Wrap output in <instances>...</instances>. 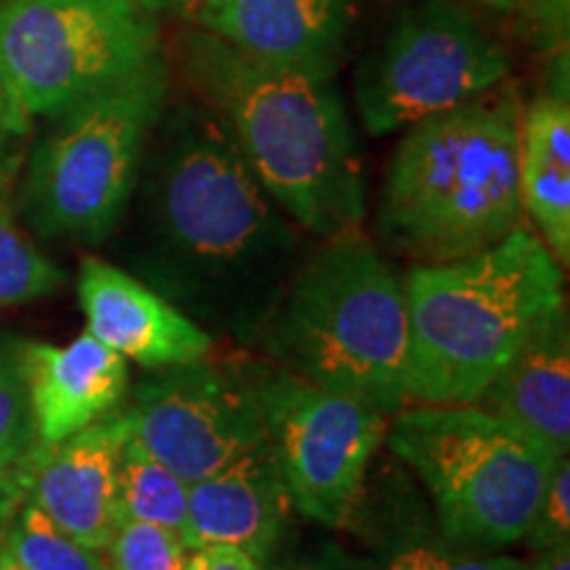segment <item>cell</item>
I'll use <instances>...</instances> for the list:
<instances>
[{"label":"cell","instance_id":"1","mask_svg":"<svg viewBox=\"0 0 570 570\" xmlns=\"http://www.w3.org/2000/svg\"><path fill=\"white\" fill-rule=\"evenodd\" d=\"M132 196L127 273L214 338L254 344L304 262L302 240L202 98H169Z\"/></svg>","mask_w":570,"mask_h":570},{"label":"cell","instance_id":"2","mask_svg":"<svg viewBox=\"0 0 570 570\" xmlns=\"http://www.w3.org/2000/svg\"><path fill=\"white\" fill-rule=\"evenodd\" d=\"M180 51L190 88L291 223L323 240L362 230L365 173L336 77L269 67L196 27Z\"/></svg>","mask_w":570,"mask_h":570},{"label":"cell","instance_id":"3","mask_svg":"<svg viewBox=\"0 0 570 570\" xmlns=\"http://www.w3.org/2000/svg\"><path fill=\"white\" fill-rule=\"evenodd\" d=\"M515 88L497 85L407 127L377 202V235L420 265L465 259L523 223Z\"/></svg>","mask_w":570,"mask_h":570},{"label":"cell","instance_id":"4","mask_svg":"<svg viewBox=\"0 0 570 570\" xmlns=\"http://www.w3.org/2000/svg\"><path fill=\"white\" fill-rule=\"evenodd\" d=\"M562 269L520 223L494 246L402 277L407 302V399L475 404L541 325L566 309Z\"/></svg>","mask_w":570,"mask_h":570},{"label":"cell","instance_id":"5","mask_svg":"<svg viewBox=\"0 0 570 570\" xmlns=\"http://www.w3.org/2000/svg\"><path fill=\"white\" fill-rule=\"evenodd\" d=\"M254 344L277 367L389 417L410 402L402 277L362 230L325 238L306 256Z\"/></svg>","mask_w":570,"mask_h":570},{"label":"cell","instance_id":"6","mask_svg":"<svg viewBox=\"0 0 570 570\" xmlns=\"http://www.w3.org/2000/svg\"><path fill=\"white\" fill-rule=\"evenodd\" d=\"M173 98L164 53L90 92L35 146L21 188L24 217L46 238L101 244L130 209L146 146Z\"/></svg>","mask_w":570,"mask_h":570},{"label":"cell","instance_id":"7","mask_svg":"<svg viewBox=\"0 0 570 570\" xmlns=\"http://www.w3.org/2000/svg\"><path fill=\"white\" fill-rule=\"evenodd\" d=\"M386 439L423 481L452 544L499 550L523 541L552 449L479 404H417L389 420Z\"/></svg>","mask_w":570,"mask_h":570},{"label":"cell","instance_id":"8","mask_svg":"<svg viewBox=\"0 0 570 570\" xmlns=\"http://www.w3.org/2000/svg\"><path fill=\"white\" fill-rule=\"evenodd\" d=\"M148 0H6L0 80L27 119L59 117L161 53Z\"/></svg>","mask_w":570,"mask_h":570},{"label":"cell","instance_id":"9","mask_svg":"<svg viewBox=\"0 0 570 570\" xmlns=\"http://www.w3.org/2000/svg\"><path fill=\"white\" fill-rule=\"evenodd\" d=\"M504 42L465 6L423 0L391 21L354 71V106L375 138L458 109L510 77Z\"/></svg>","mask_w":570,"mask_h":570},{"label":"cell","instance_id":"10","mask_svg":"<svg viewBox=\"0 0 570 570\" xmlns=\"http://www.w3.org/2000/svg\"><path fill=\"white\" fill-rule=\"evenodd\" d=\"M246 375L294 510L331 529L346 525L391 417L277 365L254 367Z\"/></svg>","mask_w":570,"mask_h":570},{"label":"cell","instance_id":"11","mask_svg":"<svg viewBox=\"0 0 570 570\" xmlns=\"http://www.w3.org/2000/svg\"><path fill=\"white\" fill-rule=\"evenodd\" d=\"M125 417L130 439L188 483L217 473L267 439L246 370L212 356L146 377Z\"/></svg>","mask_w":570,"mask_h":570},{"label":"cell","instance_id":"12","mask_svg":"<svg viewBox=\"0 0 570 570\" xmlns=\"http://www.w3.org/2000/svg\"><path fill=\"white\" fill-rule=\"evenodd\" d=\"M77 294L90 336L142 367L190 365L214 352L212 333L122 267L88 256Z\"/></svg>","mask_w":570,"mask_h":570},{"label":"cell","instance_id":"13","mask_svg":"<svg viewBox=\"0 0 570 570\" xmlns=\"http://www.w3.org/2000/svg\"><path fill=\"white\" fill-rule=\"evenodd\" d=\"M354 0H209L190 24L269 67L336 77Z\"/></svg>","mask_w":570,"mask_h":570},{"label":"cell","instance_id":"14","mask_svg":"<svg viewBox=\"0 0 570 570\" xmlns=\"http://www.w3.org/2000/svg\"><path fill=\"white\" fill-rule=\"evenodd\" d=\"M294 502L269 439L246 449L217 473L190 483L183 541L198 547H235L267 562L281 547Z\"/></svg>","mask_w":570,"mask_h":570},{"label":"cell","instance_id":"15","mask_svg":"<svg viewBox=\"0 0 570 570\" xmlns=\"http://www.w3.org/2000/svg\"><path fill=\"white\" fill-rule=\"evenodd\" d=\"M125 412L48 446L32 481V504L88 550L101 552L119 523L117 475L127 441Z\"/></svg>","mask_w":570,"mask_h":570},{"label":"cell","instance_id":"16","mask_svg":"<svg viewBox=\"0 0 570 570\" xmlns=\"http://www.w3.org/2000/svg\"><path fill=\"white\" fill-rule=\"evenodd\" d=\"M19 365L42 446L61 444L117 410L127 391V360L88 331L67 346L21 341Z\"/></svg>","mask_w":570,"mask_h":570},{"label":"cell","instance_id":"17","mask_svg":"<svg viewBox=\"0 0 570 570\" xmlns=\"http://www.w3.org/2000/svg\"><path fill=\"white\" fill-rule=\"evenodd\" d=\"M475 404L544 441L554 458H566L570 452L568 306L520 346Z\"/></svg>","mask_w":570,"mask_h":570},{"label":"cell","instance_id":"18","mask_svg":"<svg viewBox=\"0 0 570 570\" xmlns=\"http://www.w3.org/2000/svg\"><path fill=\"white\" fill-rule=\"evenodd\" d=\"M523 214L562 267L570 262V104L568 88L544 92L523 109L520 125Z\"/></svg>","mask_w":570,"mask_h":570},{"label":"cell","instance_id":"19","mask_svg":"<svg viewBox=\"0 0 570 570\" xmlns=\"http://www.w3.org/2000/svg\"><path fill=\"white\" fill-rule=\"evenodd\" d=\"M188 494L190 483L156 460L154 454H148L127 433L117 475L119 518L142 520V523L164 525V529L183 533L185 515H188Z\"/></svg>","mask_w":570,"mask_h":570},{"label":"cell","instance_id":"20","mask_svg":"<svg viewBox=\"0 0 570 570\" xmlns=\"http://www.w3.org/2000/svg\"><path fill=\"white\" fill-rule=\"evenodd\" d=\"M3 550L24 570H109L101 552L67 537L32 502L6 531Z\"/></svg>","mask_w":570,"mask_h":570},{"label":"cell","instance_id":"21","mask_svg":"<svg viewBox=\"0 0 570 570\" xmlns=\"http://www.w3.org/2000/svg\"><path fill=\"white\" fill-rule=\"evenodd\" d=\"M63 283L67 273L19 230L11 212L0 204V306L51 296Z\"/></svg>","mask_w":570,"mask_h":570},{"label":"cell","instance_id":"22","mask_svg":"<svg viewBox=\"0 0 570 570\" xmlns=\"http://www.w3.org/2000/svg\"><path fill=\"white\" fill-rule=\"evenodd\" d=\"M104 554L109 570H183L188 547L164 525L119 518Z\"/></svg>","mask_w":570,"mask_h":570},{"label":"cell","instance_id":"23","mask_svg":"<svg viewBox=\"0 0 570 570\" xmlns=\"http://www.w3.org/2000/svg\"><path fill=\"white\" fill-rule=\"evenodd\" d=\"M38 441L17 346H0V470L27 460Z\"/></svg>","mask_w":570,"mask_h":570},{"label":"cell","instance_id":"24","mask_svg":"<svg viewBox=\"0 0 570 570\" xmlns=\"http://www.w3.org/2000/svg\"><path fill=\"white\" fill-rule=\"evenodd\" d=\"M533 554L570 544V460L558 458L523 537Z\"/></svg>","mask_w":570,"mask_h":570},{"label":"cell","instance_id":"25","mask_svg":"<svg viewBox=\"0 0 570 570\" xmlns=\"http://www.w3.org/2000/svg\"><path fill=\"white\" fill-rule=\"evenodd\" d=\"M183 570H269L267 562L235 547H198L188 550Z\"/></svg>","mask_w":570,"mask_h":570},{"label":"cell","instance_id":"26","mask_svg":"<svg viewBox=\"0 0 570 570\" xmlns=\"http://www.w3.org/2000/svg\"><path fill=\"white\" fill-rule=\"evenodd\" d=\"M439 570H533L531 562L518 558H504V554H444L439 552Z\"/></svg>","mask_w":570,"mask_h":570},{"label":"cell","instance_id":"27","mask_svg":"<svg viewBox=\"0 0 570 570\" xmlns=\"http://www.w3.org/2000/svg\"><path fill=\"white\" fill-rule=\"evenodd\" d=\"M27 127H30V119L13 106L9 90H6L3 80H0V161H3L11 142L27 132Z\"/></svg>","mask_w":570,"mask_h":570},{"label":"cell","instance_id":"28","mask_svg":"<svg viewBox=\"0 0 570 570\" xmlns=\"http://www.w3.org/2000/svg\"><path fill=\"white\" fill-rule=\"evenodd\" d=\"M383 570H439V550L425 544H410L399 550Z\"/></svg>","mask_w":570,"mask_h":570},{"label":"cell","instance_id":"29","mask_svg":"<svg viewBox=\"0 0 570 570\" xmlns=\"http://www.w3.org/2000/svg\"><path fill=\"white\" fill-rule=\"evenodd\" d=\"M148 3H151L159 13H175V17L190 21L196 17V11L209 3V0H148Z\"/></svg>","mask_w":570,"mask_h":570},{"label":"cell","instance_id":"30","mask_svg":"<svg viewBox=\"0 0 570 570\" xmlns=\"http://www.w3.org/2000/svg\"><path fill=\"white\" fill-rule=\"evenodd\" d=\"M533 570H570V544L554 547L537 554V562H531Z\"/></svg>","mask_w":570,"mask_h":570},{"label":"cell","instance_id":"31","mask_svg":"<svg viewBox=\"0 0 570 570\" xmlns=\"http://www.w3.org/2000/svg\"><path fill=\"white\" fill-rule=\"evenodd\" d=\"M283 570H338V568L327 560H304V562H296V566L283 568Z\"/></svg>","mask_w":570,"mask_h":570},{"label":"cell","instance_id":"32","mask_svg":"<svg viewBox=\"0 0 570 570\" xmlns=\"http://www.w3.org/2000/svg\"><path fill=\"white\" fill-rule=\"evenodd\" d=\"M547 3H550V17L554 21H562V24H566V19H568V0H547Z\"/></svg>","mask_w":570,"mask_h":570},{"label":"cell","instance_id":"33","mask_svg":"<svg viewBox=\"0 0 570 570\" xmlns=\"http://www.w3.org/2000/svg\"><path fill=\"white\" fill-rule=\"evenodd\" d=\"M0 570H24V568H21L19 562L13 560L9 552H6V550H0Z\"/></svg>","mask_w":570,"mask_h":570},{"label":"cell","instance_id":"34","mask_svg":"<svg viewBox=\"0 0 570 570\" xmlns=\"http://www.w3.org/2000/svg\"><path fill=\"white\" fill-rule=\"evenodd\" d=\"M487 3H491V6H497V9H510V6H515V3H520V0H487Z\"/></svg>","mask_w":570,"mask_h":570},{"label":"cell","instance_id":"35","mask_svg":"<svg viewBox=\"0 0 570 570\" xmlns=\"http://www.w3.org/2000/svg\"><path fill=\"white\" fill-rule=\"evenodd\" d=\"M0 3H6V0H0Z\"/></svg>","mask_w":570,"mask_h":570}]
</instances>
